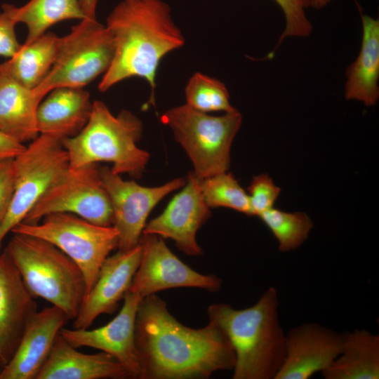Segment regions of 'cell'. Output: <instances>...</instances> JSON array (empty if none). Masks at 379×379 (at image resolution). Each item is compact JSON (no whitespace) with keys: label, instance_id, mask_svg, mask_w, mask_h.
I'll return each instance as SVG.
<instances>
[{"label":"cell","instance_id":"cell-5","mask_svg":"<svg viewBox=\"0 0 379 379\" xmlns=\"http://www.w3.org/2000/svg\"><path fill=\"white\" fill-rule=\"evenodd\" d=\"M13 234L5 248L30 293L74 320L86 295L85 279L79 267L48 241L20 233Z\"/></svg>","mask_w":379,"mask_h":379},{"label":"cell","instance_id":"cell-25","mask_svg":"<svg viewBox=\"0 0 379 379\" xmlns=\"http://www.w3.org/2000/svg\"><path fill=\"white\" fill-rule=\"evenodd\" d=\"M2 8L16 24H25L28 31L26 43L39 37L58 22L86 18L79 0H30L20 7L4 4Z\"/></svg>","mask_w":379,"mask_h":379},{"label":"cell","instance_id":"cell-8","mask_svg":"<svg viewBox=\"0 0 379 379\" xmlns=\"http://www.w3.org/2000/svg\"><path fill=\"white\" fill-rule=\"evenodd\" d=\"M114 44L106 25L96 19H84L61 37L58 57L34 91L42 100L60 87L84 88L104 74L113 59Z\"/></svg>","mask_w":379,"mask_h":379},{"label":"cell","instance_id":"cell-35","mask_svg":"<svg viewBox=\"0 0 379 379\" xmlns=\"http://www.w3.org/2000/svg\"><path fill=\"white\" fill-rule=\"evenodd\" d=\"M331 0H310V5L315 8L320 9L326 6Z\"/></svg>","mask_w":379,"mask_h":379},{"label":"cell","instance_id":"cell-31","mask_svg":"<svg viewBox=\"0 0 379 379\" xmlns=\"http://www.w3.org/2000/svg\"><path fill=\"white\" fill-rule=\"evenodd\" d=\"M13 159L0 161V225L7 213L14 192Z\"/></svg>","mask_w":379,"mask_h":379},{"label":"cell","instance_id":"cell-30","mask_svg":"<svg viewBox=\"0 0 379 379\" xmlns=\"http://www.w3.org/2000/svg\"><path fill=\"white\" fill-rule=\"evenodd\" d=\"M251 215L259 216L273 208L281 189L267 174L254 176L248 188Z\"/></svg>","mask_w":379,"mask_h":379},{"label":"cell","instance_id":"cell-14","mask_svg":"<svg viewBox=\"0 0 379 379\" xmlns=\"http://www.w3.org/2000/svg\"><path fill=\"white\" fill-rule=\"evenodd\" d=\"M200 180L190 172L183 189L172 199L162 213L145 225L142 234L171 239L177 248L188 255H202L197 241V232L211 213L204 199Z\"/></svg>","mask_w":379,"mask_h":379},{"label":"cell","instance_id":"cell-28","mask_svg":"<svg viewBox=\"0 0 379 379\" xmlns=\"http://www.w3.org/2000/svg\"><path fill=\"white\" fill-rule=\"evenodd\" d=\"M201 190L209 208L225 207L251 215L248 194L230 173L201 179Z\"/></svg>","mask_w":379,"mask_h":379},{"label":"cell","instance_id":"cell-29","mask_svg":"<svg viewBox=\"0 0 379 379\" xmlns=\"http://www.w3.org/2000/svg\"><path fill=\"white\" fill-rule=\"evenodd\" d=\"M282 10L286 27L278 44L289 36H308L312 25L305 14V9L310 6V0H274Z\"/></svg>","mask_w":379,"mask_h":379},{"label":"cell","instance_id":"cell-17","mask_svg":"<svg viewBox=\"0 0 379 379\" xmlns=\"http://www.w3.org/2000/svg\"><path fill=\"white\" fill-rule=\"evenodd\" d=\"M68 320L63 311L53 305L37 310L28 321L11 359L0 369V379H36Z\"/></svg>","mask_w":379,"mask_h":379},{"label":"cell","instance_id":"cell-23","mask_svg":"<svg viewBox=\"0 0 379 379\" xmlns=\"http://www.w3.org/2000/svg\"><path fill=\"white\" fill-rule=\"evenodd\" d=\"M321 373L324 379H378L379 335L365 329L342 332L340 354Z\"/></svg>","mask_w":379,"mask_h":379},{"label":"cell","instance_id":"cell-3","mask_svg":"<svg viewBox=\"0 0 379 379\" xmlns=\"http://www.w3.org/2000/svg\"><path fill=\"white\" fill-rule=\"evenodd\" d=\"M277 290L269 287L251 307L227 303L208 307L209 321L227 335L235 354L233 379H274L285 356Z\"/></svg>","mask_w":379,"mask_h":379},{"label":"cell","instance_id":"cell-21","mask_svg":"<svg viewBox=\"0 0 379 379\" xmlns=\"http://www.w3.org/2000/svg\"><path fill=\"white\" fill-rule=\"evenodd\" d=\"M41 102L34 89L16 81L0 64V131L23 144L32 141L39 135L36 110Z\"/></svg>","mask_w":379,"mask_h":379},{"label":"cell","instance_id":"cell-15","mask_svg":"<svg viewBox=\"0 0 379 379\" xmlns=\"http://www.w3.org/2000/svg\"><path fill=\"white\" fill-rule=\"evenodd\" d=\"M342 332L315 322L302 324L285 335V356L274 379H309L326 369L340 352Z\"/></svg>","mask_w":379,"mask_h":379},{"label":"cell","instance_id":"cell-4","mask_svg":"<svg viewBox=\"0 0 379 379\" xmlns=\"http://www.w3.org/2000/svg\"><path fill=\"white\" fill-rule=\"evenodd\" d=\"M142 133L140 119L128 110L114 115L102 101L95 100L89 119L77 135L62 140L69 168H77L98 162L112 164L117 174L140 178L149 154L137 146Z\"/></svg>","mask_w":379,"mask_h":379},{"label":"cell","instance_id":"cell-7","mask_svg":"<svg viewBox=\"0 0 379 379\" xmlns=\"http://www.w3.org/2000/svg\"><path fill=\"white\" fill-rule=\"evenodd\" d=\"M11 232L42 239L65 253L83 273L86 295L105 260L118 247V232L113 226L98 225L68 213L47 215L35 224L22 222Z\"/></svg>","mask_w":379,"mask_h":379},{"label":"cell","instance_id":"cell-19","mask_svg":"<svg viewBox=\"0 0 379 379\" xmlns=\"http://www.w3.org/2000/svg\"><path fill=\"white\" fill-rule=\"evenodd\" d=\"M129 373L112 355L100 351L85 354L60 333L36 379H126Z\"/></svg>","mask_w":379,"mask_h":379},{"label":"cell","instance_id":"cell-20","mask_svg":"<svg viewBox=\"0 0 379 379\" xmlns=\"http://www.w3.org/2000/svg\"><path fill=\"white\" fill-rule=\"evenodd\" d=\"M47 95L36 110L39 133L60 140L79 133L92 110L89 93L83 88L60 87Z\"/></svg>","mask_w":379,"mask_h":379},{"label":"cell","instance_id":"cell-26","mask_svg":"<svg viewBox=\"0 0 379 379\" xmlns=\"http://www.w3.org/2000/svg\"><path fill=\"white\" fill-rule=\"evenodd\" d=\"M258 217L277 240L281 252H289L302 246L314 226L304 212L291 213L272 208Z\"/></svg>","mask_w":379,"mask_h":379},{"label":"cell","instance_id":"cell-32","mask_svg":"<svg viewBox=\"0 0 379 379\" xmlns=\"http://www.w3.org/2000/svg\"><path fill=\"white\" fill-rule=\"evenodd\" d=\"M16 22L4 8L0 12V55L11 58L21 44L17 40L15 27Z\"/></svg>","mask_w":379,"mask_h":379},{"label":"cell","instance_id":"cell-11","mask_svg":"<svg viewBox=\"0 0 379 379\" xmlns=\"http://www.w3.org/2000/svg\"><path fill=\"white\" fill-rule=\"evenodd\" d=\"M101 180L109 198L112 226L118 232V250L128 251L140 241L147 218L153 208L167 194L183 187L187 180L173 179L154 187H143L134 180H124L110 168H100Z\"/></svg>","mask_w":379,"mask_h":379},{"label":"cell","instance_id":"cell-10","mask_svg":"<svg viewBox=\"0 0 379 379\" xmlns=\"http://www.w3.org/2000/svg\"><path fill=\"white\" fill-rule=\"evenodd\" d=\"M98 164L67 168L48 187L22 222L35 224L55 213L78 215L92 223L112 226L113 212Z\"/></svg>","mask_w":379,"mask_h":379},{"label":"cell","instance_id":"cell-12","mask_svg":"<svg viewBox=\"0 0 379 379\" xmlns=\"http://www.w3.org/2000/svg\"><path fill=\"white\" fill-rule=\"evenodd\" d=\"M139 243L142 255L133 278L130 291L142 298L160 291L188 287L218 292L222 279L214 274H203L181 261L166 246L164 239L153 234H142Z\"/></svg>","mask_w":379,"mask_h":379},{"label":"cell","instance_id":"cell-1","mask_svg":"<svg viewBox=\"0 0 379 379\" xmlns=\"http://www.w3.org/2000/svg\"><path fill=\"white\" fill-rule=\"evenodd\" d=\"M135 339L139 379H206L234 366V349L219 326L209 321L201 328L187 327L156 294L138 305Z\"/></svg>","mask_w":379,"mask_h":379},{"label":"cell","instance_id":"cell-2","mask_svg":"<svg viewBox=\"0 0 379 379\" xmlns=\"http://www.w3.org/2000/svg\"><path fill=\"white\" fill-rule=\"evenodd\" d=\"M105 25L112 35L114 52L99 91L105 92L124 79L139 77L148 83L149 102L154 103L161 59L185 44L169 6L162 0H122L108 15Z\"/></svg>","mask_w":379,"mask_h":379},{"label":"cell","instance_id":"cell-18","mask_svg":"<svg viewBox=\"0 0 379 379\" xmlns=\"http://www.w3.org/2000/svg\"><path fill=\"white\" fill-rule=\"evenodd\" d=\"M37 310L35 298L4 248L0 253V368L11 359Z\"/></svg>","mask_w":379,"mask_h":379},{"label":"cell","instance_id":"cell-34","mask_svg":"<svg viewBox=\"0 0 379 379\" xmlns=\"http://www.w3.org/2000/svg\"><path fill=\"white\" fill-rule=\"evenodd\" d=\"M98 0H79L86 18L96 19L95 10Z\"/></svg>","mask_w":379,"mask_h":379},{"label":"cell","instance_id":"cell-27","mask_svg":"<svg viewBox=\"0 0 379 379\" xmlns=\"http://www.w3.org/2000/svg\"><path fill=\"white\" fill-rule=\"evenodd\" d=\"M185 94L186 104L201 112L222 111L229 113L237 110L230 102L225 84L201 72H196L190 78Z\"/></svg>","mask_w":379,"mask_h":379},{"label":"cell","instance_id":"cell-16","mask_svg":"<svg viewBox=\"0 0 379 379\" xmlns=\"http://www.w3.org/2000/svg\"><path fill=\"white\" fill-rule=\"evenodd\" d=\"M141 255L142 246L139 243L128 251L118 250L105 260L74 319V328H88L99 316L116 311L119 301L129 290Z\"/></svg>","mask_w":379,"mask_h":379},{"label":"cell","instance_id":"cell-24","mask_svg":"<svg viewBox=\"0 0 379 379\" xmlns=\"http://www.w3.org/2000/svg\"><path fill=\"white\" fill-rule=\"evenodd\" d=\"M60 44L61 37L46 32L31 42L21 44L15 55L1 65L19 84L34 89L52 68Z\"/></svg>","mask_w":379,"mask_h":379},{"label":"cell","instance_id":"cell-33","mask_svg":"<svg viewBox=\"0 0 379 379\" xmlns=\"http://www.w3.org/2000/svg\"><path fill=\"white\" fill-rule=\"evenodd\" d=\"M25 147L23 143L0 131V161L15 159Z\"/></svg>","mask_w":379,"mask_h":379},{"label":"cell","instance_id":"cell-6","mask_svg":"<svg viewBox=\"0 0 379 379\" xmlns=\"http://www.w3.org/2000/svg\"><path fill=\"white\" fill-rule=\"evenodd\" d=\"M183 147L200 179L226 172L230 164L232 141L240 128L242 117L237 110L211 116L187 104L173 107L161 117Z\"/></svg>","mask_w":379,"mask_h":379},{"label":"cell","instance_id":"cell-22","mask_svg":"<svg viewBox=\"0 0 379 379\" xmlns=\"http://www.w3.org/2000/svg\"><path fill=\"white\" fill-rule=\"evenodd\" d=\"M363 36L360 52L347 69L345 95L366 106L379 98V20L361 13Z\"/></svg>","mask_w":379,"mask_h":379},{"label":"cell","instance_id":"cell-9","mask_svg":"<svg viewBox=\"0 0 379 379\" xmlns=\"http://www.w3.org/2000/svg\"><path fill=\"white\" fill-rule=\"evenodd\" d=\"M15 187L0 225V253L6 235L19 223L52 182L69 167L62 140L39 134L13 159Z\"/></svg>","mask_w":379,"mask_h":379},{"label":"cell","instance_id":"cell-13","mask_svg":"<svg viewBox=\"0 0 379 379\" xmlns=\"http://www.w3.org/2000/svg\"><path fill=\"white\" fill-rule=\"evenodd\" d=\"M142 298L128 291L119 312L107 324L89 330L62 328L60 333L73 347H91L116 358L129 373L139 378L140 366L135 339L138 305Z\"/></svg>","mask_w":379,"mask_h":379}]
</instances>
